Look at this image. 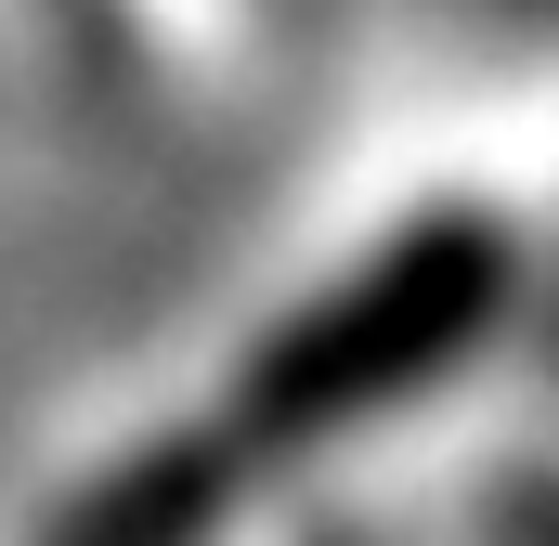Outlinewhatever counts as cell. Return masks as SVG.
<instances>
[{
    "label": "cell",
    "mask_w": 559,
    "mask_h": 546,
    "mask_svg": "<svg viewBox=\"0 0 559 546\" xmlns=\"http://www.w3.org/2000/svg\"><path fill=\"white\" fill-rule=\"evenodd\" d=\"M495 312H508V235L495 222H417L404 248H378L365 273H338L312 312H286L261 339V365L222 404V442L248 468H286V455L365 429L378 404L429 391Z\"/></svg>",
    "instance_id": "6da1fadb"
},
{
    "label": "cell",
    "mask_w": 559,
    "mask_h": 546,
    "mask_svg": "<svg viewBox=\"0 0 559 546\" xmlns=\"http://www.w3.org/2000/svg\"><path fill=\"white\" fill-rule=\"evenodd\" d=\"M248 482V455L209 429V442H156V455H131L105 495H79L66 521H52V546H209V521H222V495Z\"/></svg>",
    "instance_id": "7a4b0ae2"
},
{
    "label": "cell",
    "mask_w": 559,
    "mask_h": 546,
    "mask_svg": "<svg viewBox=\"0 0 559 546\" xmlns=\"http://www.w3.org/2000/svg\"><path fill=\"white\" fill-rule=\"evenodd\" d=\"M495 534H508V546H559V482H508Z\"/></svg>",
    "instance_id": "3957f363"
}]
</instances>
